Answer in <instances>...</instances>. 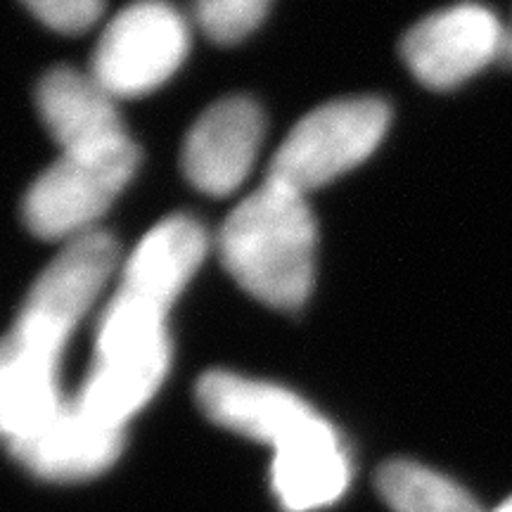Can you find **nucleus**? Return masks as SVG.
<instances>
[{
	"mask_svg": "<svg viewBox=\"0 0 512 512\" xmlns=\"http://www.w3.org/2000/svg\"><path fill=\"white\" fill-rule=\"evenodd\" d=\"M117 264V240L91 230L69 242L38 275L0 356L5 441L27 437L67 403L60 396L62 349Z\"/></svg>",
	"mask_w": 512,
	"mask_h": 512,
	"instance_id": "obj_1",
	"label": "nucleus"
},
{
	"mask_svg": "<svg viewBox=\"0 0 512 512\" xmlns=\"http://www.w3.org/2000/svg\"><path fill=\"white\" fill-rule=\"evenodd\" d=\"M316 242L304 192L268 178L223 223L219 252L242 290L273 309L294 311L313 290Z\"/></svg>",
	"mask_w": 512,
	"mask_h": 512,
	"instance_id": "obj_2",
	"label": "nucleus"
},
{
	"mask_svg": "<svg viewBox=\"0 0 512 512\" xmlns=\"http://www.w3.org/2000/svg\"><path fill=\"white\" fill-rule=\"evenodd\" d=\"M140 162L131 138L91 152H62L24 197V223L43 240H76L110 209Z\"/></svg>",
	"mask_w": 512,
	"mask_h": 512,
	"instance_id": "obj_3",
	"label": "nucleus"
},
{
	"mask_svg": "<svg viewBox=\"0 0 512 512\" xmlns=\"http://www.w3.org/2000/svg\"><path fill=\"white\" fill-rule=\"evenodd\" d=\"M392 112L377 98L337 100L318 107L278 147L268 178L299 192L328 185L373 155Z\"/></svg>",
	"mask_w": 512,
	"mask_h": 512,
	"instance_id": "obj_4",
	"label": "nucleus"
},
{
	"mask_svg": "<svg viewBox=\"0 0 512 512\" xmlns=\"http://www.w3.org/2000/svg\"><path fill=\"white\" fill-rule=\"evenodd\" d=\"M188 48V22L174 5L136 0L100 34L91 76L112 98H140L178 72Z\"/></svg>",
	"mask_w": 512,
	"mask_h": 512,
	"instance_id": "obj_5",
	"label": "nucleus"
},
{
	"mask_svg": "<svg viewBox=\"0 0 512 512\" xmlns=\"http://www.w3.org/2000/svg\"><path fill=\"white\" fill-rule=\"evenodd\" d=\"M505 29L482 3H458L434 12L403 36L401 55L415 79L434 91H448L501 57Z\"/></svg>",
	"mask_w": 512,
	"mask_h": 512,
	"instance_id": "obj_6",
	"label": "nucleus"
},
{
	"mask_svg": "<svg viewBox=\"0 0 512 512\" xmlns=\"http://www.w3.org/2000/svg\"><path fill=\"white\" fill-rule=\"evenodd\" d=\"M264 140V112L252 98L211 105L185 136L181 166L188 181L211 197L238 190Z\"/></svg>",
	"mask_w": 512,
	"mask_h": 512,
	"instance_id": "obj_7",
	"label": "nucleus"
},
{
	"mask_svg": "<svg viewBox=\"0 0 512 512\" xmlns=\"http://www.w3.org/2000/svg\"><path fill=\"white\" fill-rule=\"evenodd\" d=\"M204 415L240 437L271 444L275 451L323 418L302 396L249 377L211 370L197 382Z\"/></svg>",
	"mask_w": 512,
	"mask_h": 512,
	"instance_id": "obj_8",
	"label": "nucleus"
},
{
	"mask_svg": "<svg viewBox=\"0 0 512 512\" xmlns=\"http://www.w3.org/2000/svg\"><path fill=\"white\" fill-rule=\"evenodd\" d=\"M124 439V427L105 425L72 401L27 437L10 439L8 448L36 477L79 482L110 470L124 451Z\"/></svg>",
	"mask_w": 512,
	"mask_h": 512,
	"instance_id": "obj_9",
	"label": "nucleus"
},
{
	"mask_svg": "<svg viewBox=\"0 0 512 512\" xmlns=\"http://www.w3.org/2000/svg\"><path fill=\"white\" fill-rule=\"evenodd\" d=\"M36 105L62 152H91L128 138L117 98H112L91 74L72 67H55L43 76Z\"/></svg>",
	"mask_w": 512,
	"mask_h": 512,
	"instance_id": "obj_10",
	"label": "nucleus"
},
{
	"mask_svg": "<svg viewBox=\"0 0 512 512\" xmlns=\"http://www.w3.org/2000/svg\"><path fill=\"white\" fill-rule=\"evenodd\" d=\"M207 245L200 221L185 214L169 216L140 240L126 261L119 292L169 313L207 256Z\"/></svg>",
	"mask_w": 512,
	"mask_h": 512,
	"instance_id": "obj_11",
	"label": "nucleus"
},
{
	"mask_svg": "<svg viewBox=\"0 0 512 512\" xmlns=\"http://www.w3.org/2000/svg\"><path fill=\"white\" fill-rule=\"evenodd\" d=\"M351 463L335 427L320 418L275 451L273 491L287 512H311L344 496Z\"/></svg>",
	"mask_w": 512,
	"mask_h": 512,
	"instance_id": "obj_12",
	"label": "nucleus"
},
{
	"mask_svg": "<svg viewBox=\"0 0 512 512\" xmlns=\"http://www.w3.org/2000/svg\"><path fill=\"white\" fill-rule=\"evenodd\" d=\"M377 489L394 512H482L463 486L413 460L382 465Z\"/></svg>",
	"mask_w": 512,
	"mask_h": 512,
	"instance_id": "obj_13",
	"label": "nucleus"
},
{
	"mask_svg": "<svg viewBox=\"0 0 512 512\" xmlns=\"http://www.w3.org/2000/svg\"><path fill=\"white\" fill-rule=\"evenodd\" d=\"M273 0H195L197 27L221 46L245 41L261 27Z\"/></svg>",
	"mask_w": 512,
	"mask_h": 512,
	"instance_id": "obj_14",
	"label": "nucleus"
},
{
	"mask_svg": "<svg viewBox=\"0 0 512 512\" xmlns=\"http://www.w3.org/2000/svg\"><path fill=\"white\" fill-rule=\"evenodd\" d=\"M34 17L60 34H83L98 22L105 0H22Z\"/></svg>",
	"mask_w": 512,
	"mask_h": 512,
	"instance_id": "obj_15",
	"label": "nucleus"
},
{
	"mask_svg": "<svg viewBox=\"0 0 512 512\" xmlns=\"http://www.w3.org/2000/svg\"><path fill=\"white\" fill-rule=\"evenodd\" d=\"M503 60L512 64V27L505 31V48H503Z\"/></svg>",
	"mask_w": 512,
	"mask_h": 512,
	"instance_id": "obj_16",
	"label": "nucleus"
},
{
	"mask_svg": "<svg viewBox=\"0 0 512 512\" xmlns=\"http://www.w3.org/2000/svg\"><path fill=\"white\" fill-rule=\"evenodd\" d=\"M491 512H512V496L508 498V501H503L501 505H498L496 510H491Z\"/></svg>",
	"mask_w": 512,
	"mask_h": 512,
	"instance_id": "obj_17",
	"label": "nucleus"
}]
</instances>
